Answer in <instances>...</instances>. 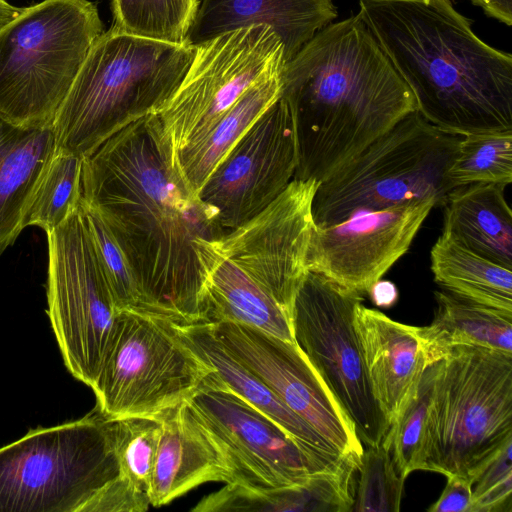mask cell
<instances>
[{
    "instance_id": "6da1fadb",
    "label": "cell",
    "mask_w": 512,
    "mask_h": 512,
    "mask_svg": "<svg viewBox=\"0 0 512 512\" xmlns=\"http://www.w3.org/2000/svg\"><path fill=\"white\" fill-rule=\"evenodd\" d=\"M82 200L126 255L138 309L180 325L205 323L207 262L227 232L185 188L154 114L123 127L84 159Z\"/></svg>"
},
{
    "instance_id": "7a4b0ae2",
    "label": "cell",
    "mask_w": 512,
    "mask_h": 512,
    "mask_svg": "<svg viewBox=\"0 0 512 512\" xmlns=\"http://www.w3.org/2000/svg\"><path fill=\"white\" fill-rule=\"evenodd\" d=\"M281 79L296 131V180H325L417 111L359 14L319 30L285 63Z\"/></svg>"
},
{
    "instance_id": "3957f363",
    "label": "cell",
    "mask_w": 512,
    "mask_h": 512,
    "mask_svg": "<svg viewBox=\"0 0 512 512\" xmlns=\"http://www.w3.org/2000/svg\"><path fill=\"white\" fill-rule=\"evenodd\" d=\"M359 6L428 122L460 136L512 130V56L478 38L450 0Z\"/></svg>"
},
{
    "instance_id": "277c9868",
    "label": "cell",
    "mask_w": 512,
    "mask_h": 512,
    "mask_svg": "<svg viewBox=\"0 0 512 512\" xmlns=\"http://www.w3.org/2000/svg\"><path fill=\"white\" fill-rule=\"evenodd\" d=\"M194 53L189 42L104 31L56 115L55 154L85 159L123 127L156 114L179 87Z\"/></svg>"
},
{
    "instance_id": "5b68a950",
    "label": "cell",
    "mask_w": 512,
    "mask_h": 512,
    "mask_svg": "<svg viewBox=\"0 0 512 512\" xmlns=\"http://www.w3.org/2000/svg\"><path fill=\"white\" fill-rule=\"evenodd\" d=\"M512 441V354L456 346L436 362L419 470L473 483Z\"/></svg>"
},
{
    "instance_id": "8992f818",
    "label": "cell",
    "mask_w": 512,
    "mask_h": 512,
    "mask_svg": "<svg viewBox=\"0 0 512 512\" xmlns=\"http://www.w3.org/2000/svg\"><path fill=\"white\" fill-rule=\"evenodd\" d=\"M104 32L89 0H43L0 27V115L53 126L83 62Z\"/></svg>"
},
{
    "instance_id": "52a82bcc",
    "label": "cell",
    "mask_w": 512,
    "mask_h": 512,
    "mask_svg": "<svg viewBox=\"0 0 512 512\" xmlns=\"http://www.w3.org/2000/svg\"><path fill=\"white\" fill-rule=\"evenodd\" d=\"M460 135L445 132L414 111L338 168L316 189L312 215L317 227L433 198L443 206L452 190L446 172Z\"/></svg>"
},
{
    "instance_id": "ba28073f",
    "label": "cell",
    "mask_w": 512,
    "mask_h": 512,
    "mask_svg": "<svg viewBox=\"0 0 512 512\" xmlns=\"http://www.w3.org/2000/svg\"><path fill=\"white\" fill-rule=\"evenodd\" d=\"M118 476L111 420L95 409L0 447V512H85Z\"/></svg>"
},
{
    "instance_id": "9c48e42d",
    "label": "cell",
    "mask_w": 512,
    "mask_h": 512,
    "mask_svg": "<svg viewBox=\"0 0 512 512\" xmlns=\"http://www.w3.org/2000/svg\"><path fill=\"white\" fill-rule=\"evenodd\" d=\"M212 369L175 323L139 310L120 311L98 376L91 386L107 419H158L188 401Z\"/></svg>"
},
{
    "instance_id": "30bf717a",
    "label": "cell",
    "mask_w": 512,
    "mask_h": 512,
    "mask_svg": "<svg viewBox=\"0 0 512 512\" xmlns=\"http://www.w3.org/2000/svg\"><path fill=\"white\" fill-rule=\"evenodd\" d=\"M363 295L308 271L290 313L293 342L354 426L363 447L377 446L390 425L370 388L354 326Z\"/></svg>"
},
{
    "instance_id": "8fae6325",
    "label": "cell",
    "mask_w": 512,
    "mask_h": 512,
    "mask_svg": "<svg viewBox=\"0 0 512 512\" xmlns=\"http://www.w3.org/2000/svg\"><path fill=\"white\" fill-rule=\"evenodd\" d=\"M179 87L154 114L170 159L211 127L260 80L281 73L284 46L268 25H251L194 45Z\"/></svg>"
},
{
    "instance_id": "7c38bea8",
    "label": "cell",
    "mask_w": 512,
    "mask_h": 512,
    "mask_svg": "<svg viewBox=\"0 0 512 512\" xmlns=\"http://www.w3.org/2000/svg\"><path fill=\"white\" fill-rule=\"evenodd\" d=\"M46 235L47 314L67 369L91 387L110 346L120 311L80 208Z\"/></svg>"
},
{
    "instance_id": "4fadbf2b",
    "label": "cell",
    "mask_w": 512,
    "mask_h": 512,
    "mask_svg": "<svg viewBox=\"0 0 512 512\" xmlns=\"http://www.w3.org/2000/svg\"><path fill=\"white\" fill-rule=\"evenodd\" d=\"M297 164L293 114L280 96L230 150L197 198L229 232L273 202L294 179Z\"/></svg>"
},
{
    "instance_id": "5bb4252c",
    "label": "cell",
    "mask_w": 512,
    "mask_h": 512,
    "mask_svg": "<svg viewBox=\"0 0 512 512\" xmlns=\"http://www.w3.org/2000/svg\"><path fill=\"white\" fill-rule=\"evenodd\" d=\"M188 403L225 451L233 471L232 483L278 488L303 484L318 472L335 471L312 458L281 426L229 389L213 370Z\"/></svg>"
},
{
    "instance_id": "9a60e30c",
    "label": "cell",
    "mask_w": 512,
    "mask_h": 512,
    "mask_svg": "<svg viewBox=\"0 0 512 512\" xmlns=\"http://www.w3.org/2000/svg\"><path fill=\"white\" fill-rule=\"evenodd\" d=\"M320 182L293 179L265 209L214 242L215 249L261 285L290 318L306 273L314 226L312 201Z\"/></svg>"
},
{
    "instance_id": "2e32d148",
    "label": "cell",
    "mask_w": 512,
    "mask_h": 512,
    "mask_svg": "<svg viewBox=\"0 0 512 512\" xmlns=\"http://www.w3.org/2000/svg\"><path fill=\"white\" fill-rule=\"evenodd\" d=\"M226 349L339 453L361 458L364 447L325 383L294 342L240 324L210 323Z\"/></svg>"
},
{
    "instance_id": "e0dca14e",
    "label": "cell",
    "mask_w": 512,
    "mask_h": 512,
    "mask_svg": "<svg viewBox=\"0 0 512 512\" xmlns=\"http://www.w3.org/2000/svg\"><path fill=\"white\" fill-rule=\"evenodd\" d=\"M435 199L377 211H361L341 223L313 226L306 268L348 289L370 287L410 248Z\"/></svg>"
},
{
    "instance_id": "ac0fdd59",
    "label": "cell",
    "mask_w": 512,
    "mask_h": 512,
    "mask_svg": "<svg viewBox=\"0 0 512 512\" xmlns=\"http://www.w3.org/2000/svg\"><path fill=\"white\" fill-rule=\"evenodd\" d=\"M149 488L150 506L160 507L207 482H233L231 463L188 401L159 416Z\"/></svg>"
},
{
    "instance_id": "d6986e66",
    "label": "cell",
    "mask_w": 512,
    "mask_h": 512,
    "mask_svg": "<svg viewBox=\"0 0 512 512\" xmlns=\"http://www.w3.org/2000/svg\"><path fill=\"white\" fill-rule=\"evenodd\" d=\"M354 326L372 394L389 425L428 366L419 327L365 307L354 309Z\"/></svg>"
},
{
    "instance_id": "ffe728a7",
    "label": "cell",
    "mask_w": 512,
    "mask_h": 512,
    "mask_svg": "<svg viewBox=\"0 0 512 512\" xmlns=\"http://www.w3.org/2000/svg\"><path fill=\"white\" fill-rule=\"evenodd\" d=\"M192 350L235 394L281 426L317 462L329 470L359 462L339 453L306 421L290 410L252 371L234 357L215 335L210 323L176 324Z\"/></svg>"
},
{
    "instance_id": "44dd1931",
    "label": "cell",
    "mask_w": 512,
    "mask_h": 512,
    "mask_svg": "<svg viewBox=\"0 0 512 512\" xmlns=\"http://www.w3.org/2000/svg\"><path fill=\"white\" fill-rule=\"evenodd\" d=\"M336 17L332 0H201L187 41L195 45L237 28L268 25L287 62Z\"/></svg>"
},
{
    "instance_id": "7402d4cb",
    "label": "cell",
    "mask_w": 512,
    "mask_h": 512,
    "mask_svg": "<svg viewBox=\"0 0 512 512\" xmlns=\"http://www.w3.org/2000/svg\"><path fill=\"white\" fill-rule=\"evenodd\" d=\"M55 149L53 126L18 125L0 115V255L26 228V214Z\"/></svg>"
},
{
    "instance_id": "603a6c76",
    "label": "cell",
    "mask_w": 512,
    "mask_h": 512,
    "mask_svg": "<svg viewBox=\"0 0 512 512\" xmlns=\"http://www.w3.org/2000/svg\"><path fill=\"white\" fill-rule=\"evenodd\" d=\"M504 185L452 189L443 204L442 234L469 251L512 269V212Z\"/></svg>"
},
{
    "instance_id": "cb8c5ba5",
    "label": "cell",
    "mask_w": 512,
    "mask_h": 512,
    "mask_svg": "<svg viewBox=\"0 0 512 512\" xmlns=\"http://www.w3.org/2000/svg\"><path fill=\"white\" fill-rule=\"evenodd\" d=\"M281 74L268 76L250 87L205 135L172 158V166L194 198L246 131L279 99Z\"/></svg>"
},
{
    "instance_id": "d4e9b609",
    "label": "cell",
    "mask_w": 512,
    "mask_h": 512,
    "mask_svg": "<svg viewBox=\"0 0 512 512\" xmlns=\"http://www.w3.org/2000/svg\"><path fill=\"white\" fill-rule=\"evenodd\" d=\"M218 322L244 325L293 342L285 310L261 285L215 249L205 285V323Z\"/></svg>"
},
{
    "instance_id": "484cf974",
    "label": "cell",
    "mask_w": 512,
    "mask_h": 512,
    "mask_svg": "<svg viewBox=\"0 0 512 512\" xmlns=\"http://www.w3.org/2000/svg\"><path fill=\"white\" fill-rule=\"evenodd\" d=\"M432 322L419 327L428 364L456 346H476L512 354V314L478 304L448 291L434 293Z\"/></svg>"
},
{
    "instance_id": "4316f807",
    "label": "cell",
    "mask_w": 512,
    "mask_h": 512,
    "mask_svg": "<svg viewBox=\"0 0 512 512\" xmlns=\"http://www.w3.org/2000/svg\"><path fill=\"white\" fill-rule=\"evenodd\" d=\"M434 280L452 294L512 314V269L460 246L444 234L431 252Z\"/></svg>"
},
{
    "instance_id": "83f0119b",
    "label": "cell",
    "mask_w": 512,
    "mask_h": 512,
    "mask_svg": "<svg viewBox=\"0 0 512 512\" xmlns=\"http://www.w3.org/2000/svg\"><path fill=\"white\" fill-rule=\"evenodd\" d=\"M199 0H112L111 27L143 38L188 42Z\"/></svg>"
},
{
    "instance_id": "f1b7e54d",
    "label": "cell",
    "mask_w": 512,
    "mask_h": 512,
    "mask_svg": "<svg viewBox=\"0 0 512 512\" xmlns=\"http://www.w3.org/2000/svg\"><path fill=\"white\" fill-rule=\"evenodd\" d=\"M452 189L476 184L512 182V130L463 135L446 172Z\"/></svg>"
},
{
    "instance_id": "f546056e",
    "label": "cell",
    "mask_w": 512,
    "mask_h": 512,
    "mask_svg": "<svg viewBox=\"0 0 512 512\" xmlns=\"http://www.w3.org/2000/svg\"><path fill=\"white\" fill-rule=\"evenodd\" d=\"M83 163L84 158L76 155H54L32 199L25 227L37 226L47 234L79 208Z\"/></svg>"
},
{
    "instance_id": "4dcf8cb0",
    "label": "cell",
    "mask_w": 512,
    "mask_h": 512,
    "mask_svg": "<svg viewBox=\"0 0 512 512\" xmlns=\"http://www.w3.org/2000/svg\"><path fill=\"white\" fill-rule=\"evenodd\" d=\"M435 372L436 362L426 366L382 440L390 448L395 468L403 479L419 470Z\"/></svg>"
},
{
    "instance_id": "1f68e13d",
    "label": "cell",
    "mask_w": 512,
    "mask_h": 512,
    "mask_svg": "<svg viewBox=\"0 0 512 512\" xmlns=\"http://www.w3.org/2000/svg\"><path fill=\"white\" fill-rule=\"evenodd\" d=\"M111 428L119 476L139 492L148 495L160 422L157 419L130 417L111 420Z\"/></svg>"
},
{
    "instance_id": "d6a6232c",
    "label": "cell",
    "mask_w": 512,
    "mask_h": 512,
    "mask_svg": "<svg viewBox=\"0 0 512 512\" xmlns=\"http://www.w3.org/2000/svg\"><path fill=\"white\" fill-rule=\"evenodd\" d=\"M365 448L357 469L359 479L351 511L398 512L405 479L395 468L390 448L382 441Z\"/></svg>"
},
{
    "instance_id": "836d02e7",
    "label": "cell",
    "mask_w": 512,
    "mask_h": 512,
    "mask_svg": "<svg viewBox=\"0 0 512 512\" xmlns=\"http://www.w3.org/2000/svg\"><path fill=\"white\" fill-rule=\"evenodd\" d=\"M79 208L117 309H138L139 290L126 255L100 215L82 199Z\"/></svg>"
},
{
    "instance_id": "e575fe53",
    "label": "cell",
    "mask_w": 512,
    "mask_h": 512,
    "mask_svg": "<svg viewBox=\"0 0 512 512\" xmlns=\"http://www.w3.org/2000/svg\"><path fill=\"white\" fill-rule=\"evenodd\" d=\"M511 504L512 441H509L474 479L468 512H511Z\"/></svg>"
},
{
    "instance_id": "d590c367",
    "label": "cell",
    "mask_w": 512,
    "mask_h": 512,
    "mask_svg": "<svg viewBox=\"0 0 512 512\" xmlns=\"http://www.w3.org/2000/svg\"><path fill=\"white\" fill-rule=\"evenodd\" d=\"M149 506L148 495L118 476L91 500L85 512H144Z\"/></svg>"
},
{
    "instance_id": "8d00e7d4",
    "label": "cell",
    "mask_w": 512,
    "mask_h": 512,
    "mask_svg": "<svg viewBox=\"0 0 512 512\" xmlns=\"http://www.w3.org/2000/svg\"><path fill=\"white\" fill-rule=\"evenodd\" d=\"M472 495V483L461 477L447 478V484L430 512H468Z\"/></svg>"
},
{
    "instance_id": "74e56055",
    "label": "cell",
    "mask_w": 512,
    "mask_h": 512,
    "mask_svg": "<svg viewBox=\"0 0 512 512\" xmlns=\"http://www.w3.org/2000/svg\"><path fill=\"white\" fill-rule=\"evenodd\" d=\"M367 294L376 306L383 308L391 307L398 299V290L394 283L381 279L370 287Z\"/></svg>"
},
{
    "instance_id": "f35d334b",
    "label": "cell",
    "mask_w": 512,
    "mask_h": 512,
    "mask_svg": "<svg viewBox=\"0 0 512 512\" xmlns=\"http://www.w3.org/2000/svg\"><path fill=\"white\" fill-rule=\"evenodd\" d=\"M480 6L488 16H491L502 23L512 25V0H471Z\"/></svg>"
},
{
    "instance_id": "ab89813d",
    "label": "cell",
    "mask_w": 512,
    "mask_h": 512,
    "mask_svg": "<svg viewBox=\"0 0 512 512\" xmlns=\"http://www.w3.org/2000/svg\"><path fill=\"white\" fill-rule=\"evenodd\" d=\"M21 11V8L8 3L6 0H0V27L13 19Z\"/></svg>"
}]
</instances>
